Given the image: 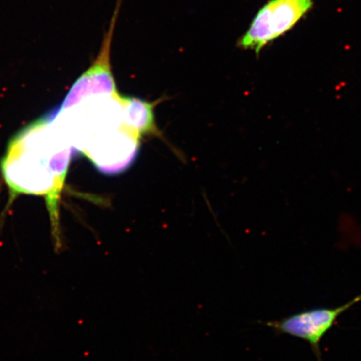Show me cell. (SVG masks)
Segmentation results:
<instances>
[{
    "label": "cell",
    "mask_w": 361,
    "mask_h": 361,
    "mask_svg": "<svg viewBox=\"0 0 361 361\" xmlns=\"http://www.w3.org/2000/svg\"><path fill=\"white\" fill-rule=\"evenodd\" d=\"M156 104V102H149L135 97L123 96V122L139 138L148 135H159L155 122Z\"/></svg>",
    "instance_id": "obj_4"
},
{
    "label": "cell",
    "mask_w": 361,
    "mask_h": 361,
    "mask_svg": "<svg viewBox=\"0 0 361 361\" xmlns=\"http://www.w3.org/2000/svg\"><path fill=\"white\" fill-rule=\"evenodd\" d=\"M313 4V0H269L257 13L237 46L258 55L266 45L294 27Z\"/></svg>",
    "instance_id": "obj_2"
},
{
    "label": "cell",
    "mask_w": 361,
    "mask_h": 361,
    "mask_svg": "<svg viewBox=\"0 0 361 361\" xmlns=\"http://www.w3.org/2000/svg\"><path fill=\"white\" fill-rule=\"evenodd\" d=\"M73 147L46 115L10 140L1 172L11 197L26 194L45 198L56 242L60 236V201Z\"/></svg>",
    "instance_id": "obj_1"
},
{
    "label": "cell",
    "mask_w": 361,
    "mask_h": 361,
    "mask_svg": "<svg viewBox=\"0 0 361 361\" xmlns=\"http://www.w3.org/2000/svg\"><path fill=\"white\" fill-rule=\"evenodd\" d=\"M361 301V294L335 308H314L296 313L280 320L264 323L277 335L287 334L309 343L317 361H322L320 343L327 333L336 324L338 318L354 304Z\"/></svg>",
    "instance_id": "obj_3"
}]
</instances>
